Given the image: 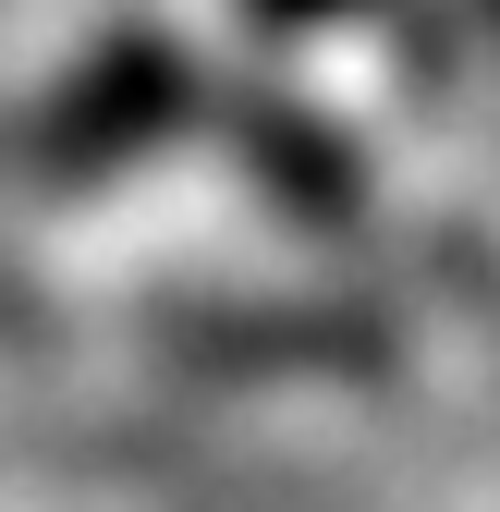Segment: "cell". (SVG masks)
Wrapping results in <instances>:
<instances>
[{
    "label": "cell",
    "mask_w": 500,
    "mask_h": 512,
    "mask_svg": "<svg viewBox=\"0 0 500 512\" xmlns=\"http://www.w3.org/2000/svg\"><path fill=\"white\" fill-rule=\"evenodd\" d=\"M183 110H196V61L159 49V37H122L110 61H86V74L61 86V110H49V159H122V147L171 135Z\"/></svg>",
    "instance_id": "obj_1"
},
{
    "label": "cell",
    "mask_w": 500,
    "mask_h": 512,
    "mask_svg": "<svg viewBox=\"0 0 500 512\" xmlns=\"http://www.w3.org/2000/svg\"><path fill=\"white\" fill-rule=\"evenodd\" d=\"M257 183L293 208V220H318V232H342L354 208H366V183H354V147L330 135L318 110H293V98H269V122H257Z\"/></svg>",
    "instance_id": "obj_2"
},
{
    "label": "cell",
    "mask_w": 500,
    "mask_h": 512,
    "mask_svg": "<svg viewBox=\"0 0 500 512\" xmlns=\"http://www.w3.org/2000/svg\"><path fill=\"white\" fill-rule=\"evenodd\" d=\"M257 37H342V25H366V13H391V0H232Z\"/></svg>",
    "instance_id": "obj_3"
},
{
    "label": "cell",
    "mask_w": 500,
    "mask_h": 512,
    "mask_svg": "<svg viewBox=\"0 0 500 512\" xmlns=\"http://www.w3.org/2000/svg\"><path fill=\"white\" fill-rule=\"evenodd\" d=\"M488 13H500V0H488Z\"/></svg>",
    "instance_id": "obj_4"
}]
</instances>
